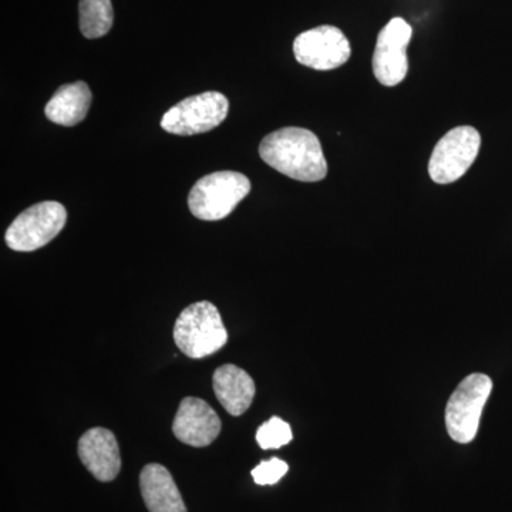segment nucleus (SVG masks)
<instances>
[{
  "label": "nucleus",
  "instance_id": "obj_6",
  "mask_svg": "<svg viewBox=\"0 0 512 512\" xmlns=\"http://www.w3.org/2000/svg\"><path fill=\"white\" fill-rule=\"evenodd\" d=\"M229 101L220 92H205L188 97L171 107L161 120V127L175 136L208 133L227 119Z\"/></svg>",
  "mask_w": 512,
  "mask_h": 512
},
{
  "label": "nucleus",
  "instance_id": "obj_17",
  "mask_svg": "<svg viewBox=\"0 0 512 512\" xmlns=\"http://www.w3.org/2000/svg\"><path fill=\"white\" fill-rule=\"evenodd\" d=\"M289 467L285 461L279 458H271L269 461H262L258 467L252 470V477L258 485H274L288 473Z\"/></svg>",
  "mask_w": 512,
  "mask_h": 512
},
{
  "label": "nucleus",
  "instance_id": "obj_15",
  "mask_svg": "<svg viewBox=\"0 0 512 512\" xmlns=\"http://www.w3.org/2000/svg\"><path fill=\"white\" fill-rule=\"evenodd\" d=\"M114 10L111 0H80V32L86 39H99L113 28Z\"/></svg>",
  "mask_w": 512,
  "mask_h": 512
},
{
  "label": "nucleus",
  "instance_id": "obj_3",
  "mask_svg": "<svg viewBox=\"0 0 512 512\" xmlns=\"http://www.w3.org/2000/svg\"><path fill=\"white\" fill-rule=\"evenodd\" d=\"M251 191V181L237 171H217L195 183L188 195V207L195 218L220 221L227 218Z\"/></svg>",
  "mask_w": 512,
  "mask_h": 512
},
{
  "label": "nucleus",
  "instance_id": "obj_13",
  "mask_svg": "<svg viewBox=\"0 0 512 512\" xmlns=\"http://www.w3.org/2000/svg\"><path fill=\"white\" fill-rule=\"evenodd\" d=\"M141 495L150 512H187L173 476L161 464H147L140 474Z\"/></svg>",
  "mask_w": 512,
  "mask_h": 512
},
{
  "label": "nucleus",
  "instance_id": "obj_9",
  "mask_svg": "<svg viewBox=\"0 0 512 512\" xmlns=\"http://www.w3.org/2000/svg\"><path fill=\"white\" fill-rule=\"evenodd\" d=\"M293 55L303 66L325 72L348 62L352 47L342 30L326 25L306 30L296 37Z\"/></svg>",
  "mask_w": 512,
  "mask_h": 512
},
{
  "label": "nucleus",
  "instance_id": "obj_16",
  "mask_svg": "<svg viewBox=\"0 0 512 512\" xmlns=\"http://www.w3.org/2000/svg\"><path fill=\"white\" fill-rule=\"evenodd\" d=\"M293 439L292 429L286 421L279 417H272L265 421L256 431V441L262 450H274L291 443Z\"/></svg>",
  "mask_w": 512,
  "mask_h": 512
},
{
  "label": "nucleus",
  "instance_id": "obj_11",
  "mask_svg": "<svg viewBox=\"0 0 512 512\" xmlns=\"http://www.w3.org/2000/svg\"><path fill=\"white\" fill-rule=\"evenodd\" d=\"M77 451L83 466L101 483H110L119 476L120 448L116 436L110 430L96 427L86 431L80 437Z\"/></svg>",
  "mask_w": 512,
  "mask_h": 512
},
{
  "label": "nucleus",
  "instance_id": "obj_5",
  "mask_svg": "<svg viewBox=\"0 0 512 512\" xmlns=\"http://www.w3.org/2000/svg\"><path fill=\"white\" fill-rule=\"evenodd\" d=\"M67 211L57 201H43L19 214L6 231V244L13 251L32 252L45 247L62 232Z\"/></svg>",
  "mask_w": 512,
  "mask_h": 512
},
{
  "label": "nucleus",
  "instance_id": "obj_14",
  "mask_svg": "<svg viewBox=\"0 0 512 512\" xmlns=\"http://www.w3.org/2000/svg\"><path fill=\"white\" fill-rule=\"evenodd\" d=\"M92 100V92L86 83L64 84L46 104L45 114L59 126H77L86 119Z\"/></svg>",
  "mask_w": 512,
  "mask_h": 512
},
{
  "label": "nucleus",
  "instance_id": "obj_12",
  "mask_svg": "<svg viewBox=\"0 0 512 512\" xmlns=\"http://www.w3.org/2000/svg\"><path fill=\"white\" fill-rule=\"evenodd\" d=\"M212 386L218 402L231 416H242L254 402L255 382L241 367L235 365L218 367L212 377Z\"/></svg>",
  "mask_w": 512,
  "mask_h": 512
},
{
  "label": "nucleus",
  "instance_id": "obj_4",
  "mask_svg": "<svg viewBox=\"0 0 512 512\" xmlns=\"http://www.w3.org/2000/svg\"><path fill=\"white\" fill-rule=\"evenodd\" d=\"M491 390L493 380L483 373H473L458 384L446 407V427L451 439L460 444L476 439L481 414Z\"/></svg>",
  "mask_w": 512,
  "mask_h": 512
},
{
  "label": "nucleus",
  "instance_id": "obj_8",
  "mask_svg": "<svg viewBox=\"0 0 512 512\" xmlns=\"http://www.w3.org/2000/svg\"><path fill=\"white\" fill-rule=\"evenodd\" d=\"M412 36V26L402 18L390 20L380 30L373 53V73L383 86L394 87L406 79L409 73L407 46Z\"/></svg>",
  "mask_w": 512,
  "mask_h": 512
},
{
  "label": "nucleus",
  "instance_id": "obj_1",
  "mask_svg": "<svg viewBox=\"0 0 512 512\" xmlns=\"http://www.w3.org/2000/svg\"><path fill=\"white\" fill-rule=\"evenodd\" d=\"M259 156L269 167L302 183H318L328 175L322 144L312 131L285 127L261 141Z\"/></svg>",
  "mask_w": 512,
  "mask_h": 512
},
{
  "label": "nucleus",
  "instance_id": "obj_7",
  "mask_svg": "<svg viewBox=\"0 0 512 512\" xmlns=\"http://www.w3.org/2000/svg\"><path fill=\"white\" fill-rule=\"evenodd\" d=\"M480 146L481 136L474 127L460 126L448 131L431 154V180L436 184L456 183L476 161Z\"/></svg>",
  "mask_w": 512,
  "mask_h": 512
},
{
  "label": "nucleus",
  "instance_id": "obj_2",
  "mask_svg": "<svg viewBox=\"0 0 512 512\" xmlns=\"http://www.w3.org/2000/svg\"><path fill=\"white\" fill-rule=\"evenodd\" d=\"M174 340L191 359H202L224 348L228 332L217 306L207 301L187 306L175 320Z\"/></svg>",
  "mask_w": 512,
  "mask_h": 512
},
{
  "label": "nucleus",
  "instance_id": "obj_10",
  "mask_svg": "<svg viewBox=\"0 0 512 512\" xmlns=\"http://www.w3.org/2000/svg\"><path fill=\"white\" fill-rule=\"evenodd\" d=\"M221 419L210 404L198 397H185L175 414L173 433L181 443L207 447L221 433Z\"/></svg>",
  "mask_w": 512,
  "mask_h": 512
}]
</instances>
